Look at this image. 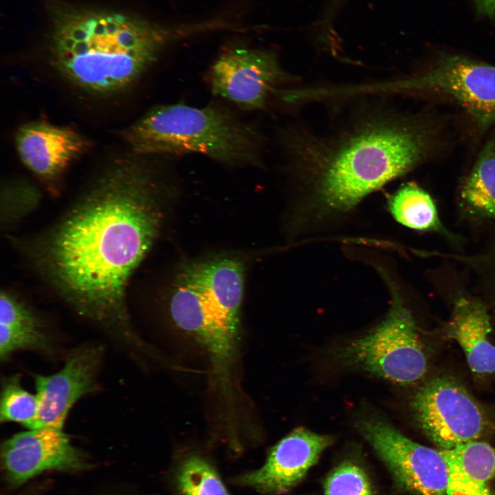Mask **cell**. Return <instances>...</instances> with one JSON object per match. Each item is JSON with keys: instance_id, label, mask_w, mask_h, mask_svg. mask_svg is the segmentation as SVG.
<instances>
[{"instance_id": "obj_12", "label": "cell", "mask_w": 495, "mask_h": 495, "mask_svg": "<svg viewBox=\"0 0 495 495\" xmlns=\"http://www.w3.org/2000/svg\"><path fill=\"white\" fill-rule=\"evenodd\" d=\"M1 459L8 478L21 484L48 470H75L84 468L82 454L62 429H28L3 441Z\"/></svg>"}, {"instance_id": "obj_24", "label": "cell", "mask_w": 495, "mask_h": 495, "mask_svg": "<svg viewBox=\"0 0 495 495\" xmlns=\"http://www.w3.org/2000/svg\"><path fill=\"white\" fill-rule=\"evenodd\" d=\"M482 266L487 291L495 305V239L482 256Z\"/></svg>"}, {"instance_id": "obj_2", "label": "cell", "mask_w": 495, "mask_h": 495, "mask_svg": "<svg viewBox=\"0 0 495 495\" xmlns=\"http://www.w3.org/2000/svg\"><path fill=\"white\" fill-rule=\"evenodd\" d=\"M362 96L364 103L358 99L324 130L290 126L279 132L285 168L300 193L296 222L347 214L428 157L433 137L425 121Z\"/></svg>"}, {"instance_id": "obj_6", "label": "cell", "mask_w": 495, "mask_h": 495, "mask_svg": "<svg viewBox=\"0 0 495 495\" xmlns=\"http://www.w3.org/2000/svg\"><path fill=\"white\" fill-rule=\"evenodd\" d=\"M387 283L392 300L385 318L342 347L338 358L347 366L408 386L426 375L427 358L411 313L394 284L388 279Z\"/></svg>"}, {"instance_id": "obj_21", "label": "cell", "mask_w": 495, "mask_h": 495, "mask_svg": "<svg viewBox=\"0 0 495 495\" xmlns=\"http://www.w3.org/2000/svg\"><path fill=\"white\" fill-rule=\"evenodd\" d=\"M325 495H372L366 472L358 465L344 462L335 468L324 483Z\"/></svg>"}, {"instance_id": "obj_13", "label": "cell", "mask_w": 495, "mask_h": 495, "mask_svg": "<svg viewBox=\"0 0 495 495\" xmlns=\"http://www.w3.org/2000/svg\"><path fill=\"white\" fill-rule=\"evenodd\" d=\"M331 442L328 435L296 428L272 448L263 465L239 476L237 483L263 494H285L302 479Z\"/></svg>"}, {"instance_id": "obj_15", "label": "cell", "mask_w": 495, "mask_h": 495, "mask_svg": "<svg viewBox=\"0 0 495 495\" xmlns=\"http://www.w3.org/2000/svg\"><path fill=\"white\" fill-rule=\"evenodd\" d=\"M491 331L490 316L483 300L467 296L456 299L448 336L458 342L470 368L479 375L495 372V346L488 338Z\"/></svg>"}, {"instance_id": "obj_11", "label": "cell", "mask_w": 495, "mask_h": 495, "mask_svg": "<svg viewBox=\"0 0 495 495\" xmlns=\"http://www.w3.org/2000/svg\"><path fill=\"white\" fill-rule=\"evenodd\" d=\"M102 354L99 345L81 346L69 354L57 373L34 375L38 404L34 429L63 428L74 404L96 390Z\"/></svg>"}, {"instance_id": "obj_14", "label": "cell", "mask_w": 495, "mask_h": 495, "mask_svg": "<svg viewBox=\"0 0 495 495\" xmlns=\"http://www.w3.org/2000/svg\"><path fill=\"white\" fill-rule=\"evenodd\" d=\"M15 145L23 164L41 180L52 182L85 153L88 142L71 127L36 121L18 129Z\"/></svg>"}, {"instance_id": "obj_4", "label": "cell", "mask_w": 495, "mask_h": 495, "mask_svg": "<svg viewBox=\"0 0 495 495\" xmlns=\"http://www.w3.org/2000/svg\"><path fill=\"white\" fill-rule=\"evenodd\" d=\"M135 155L172 157L201 154L230 166L263 165L258 130L218 105H158L124 132Z\"/></svg>"}, {"instance_id": "obj_25", "label": "cell", "mask_w": 495, "mask_h": 495, "mask_svg": "<svg viewBox=\"0 0 495 495\" xmlns=\"http://www.w3.org/2000/svg\"><path fill=\"white\" fill-rule=\"evenodd\" d=\"M478 12L484 16H495V0H474Z\"/></svg>"}, {"instance_id": "obj_16", "label": "cell", "mask_w": 495, "mask_h": 495, "mask_svg": "<svg viewBox=\"0 0 495 495\" xmlns=\"http://www.w3.org/2000/svg\"><path fill=\"white\" fill-rule=\"evenodd\" d=\"M440 452L447 465L446 495H494V448L475 440Z\"/></svg>"}, {"instance_id": "obj_19", "label": "cell", "mask_w": 495, "mask_h": 495, "mask_svg": "<svg viewBox=\"0 0 495 495\" xmlns=\"http://www.w3.org/2000/svg\"><path fill=\"white\" fill-rule=\"evenodd\" d=\"M176 481L180 495H229L214 467L197 455L182 461Z\"/></svg>"}, {"instance_id": "obj_10", "label": "cell", "mask_w": 495, "mask_h": 495, "mask_svg": "<svg viewBox=\"0 0 495 495\" xmlns=\"http://www.w3.org/2000/svg\"><path fill=\"white\" fill-rule=\"evenodd\" d=\"M289 78L274 53L243 47L223 52L209 72L212 94L248 111L265 108Z\"/></svg>"}, {"instance_id": "obj_22", "label": "cell", "mask_w": 495, "mask_h": 495, "mask_svg": "<svg viewBox=\"0 0 495 495\" xmlns=\"http://www.w3.org/2000/svg\"><path fill=\"white\" fill-rule=\"evenodd\" d=\"M19 350H33L50 353L52 351V344L43 329L23 330L0 324L1 360L6 361L14 352Z\"/></svg>"}, {"instance_id": "obj_17", "label": "cell", "mask_w": 495, "mask_h": 495, "mask_svg": "<svg viewBox=\"0 0 495 495\" xmlns=\"http://www.w3.org/2000/svg\"><path fill=\"white\" fill-rule=\"evenodd\" d=\"M388 206L395 220L406 227L452 237L441 223L431 196L415 183L399 188L390 197Z\"/></svg>"}, {"instance_id": "obj_20", "label": "cell", "mask_w": 495, "mask_h": 495, "mask_svg": "<svg viewBox=\"0 0 495 495\" xmlns=\"http://www.w3.org/2000/svg\"><path fill=\"white\" fill-rule=\"evenodd\" d=\"M38 408L36 395L23 388L18 375L3 380L0 398L1 423L14 422L28 429H34Z\"/></svg>"}, {"instance_id": "obj_18", "label": "cell", "mask_w": 495, "mask_h": 495, "mask_svg": "<svg viewBox=\"0 0 495 495\" xmlns=\"http://www.w3.org/2000/svg\"><path fill=\"white\" fill-rule=\"evenodd\" d=\"M461 192L469 211L495 220V133L481 151Z\"/></svg>"}, {"instance_id": "obj_8", "label": "cell", "mask_w": 495, "mask_h": 495, "mask_svg": "<svg viewBox=\"0 0 495 495\" xmlns=\"http://www.w3.org/2000/svg\"><path fill=\"white\" fill-rule=\"evenodd\" d=\"M412 408L421 429L441 450L478 439L488 426L479 404L458 382L446 377L421 386Z\"/></svg>"}, {"instance_id": "obj_5", "label": "cell", "mask_w": 495, "mask_h": 495, "mask_svg": "<svg viewBox=\"0 0 495 495\" xmlns=\"http://www.w3.org/2000/svg\"><path fill=\"white\" fill-rule=\"evenodd\" d=\"M244 275L240 259L214 256L184 265L171 288L169 310L173 321L195 336L221 368L234 354Z\"/></svg>"}, {"instance_id": "obj_7", "label": "cell", "mask_w": 495, "mask_h": 495, "mask_svg": "<svg viewBox=\"0 0 495 495\" xmlns=\"http://www.w3.org/2000/svg\"><path fill=\"white\" fill-rule=\"evenodd\" d=\"M355 91L364 95H444L459 103L479 129L495 123V67L463 56H446L423 73L358 85Z\"/></svg>"}, {"instance_id": "obj_1", "label": "cell", "mask_w": 495, "mask_h": 495, "mask_svg": "<svg viewBox=\"0 0 495 495\" xmlns=\"http://www.w3.org/2000/svg\"><path fill=\"white\" fill-rule=\"evenodd\" d=\"M135 155L116 160L43 236L38 268L78 314L126 343L135 336L126 287L162 226L166 182Z\"/></svg>"}, {"instance_id": "obj_23", "label": "cell", "mask_w": 495, "mask_h": 495, "mask_svg": "<svg viewBox=\"0 0 495 495\" xmlns=\"http://www.w3.org/2000/svg\"><path fill=\"white\" fill-rule=\"evenodd\" d=\"M3 193L6 204H12L9 208L12 212L6 217V220L10 215L12 218H16L28 212L38 202L39 198L36 188L23 181L12 182L7 184Z\"/></svg>"}, {"instance_id": "obj_9", "label": "cell", "mask_w": 495, "mask_h": 495, "mask_svg": "<svg viewBox=\"0 0 495 495\" xmlns=\"http://www.w3.org/2000/svg\"><path fill=\"white\" fill-rule=\"evenodd\" d=\"M358 428L401 487L415 495H446L447 465L440 450L413 441L380 419H363Z\"/></svg>"}, {"instance_id": "obj_3", "label": "cell", "mask_w": 495, "mask_h": 495, "mask_svg": "<svg viewBox=\"0 0 495 495\" xmlns=\"http://www.w3.org/2000/svg\"><path fill=\"white\" fill-rule=\"evenodd\" d=\"M51 58L56 71L89 94L111 96L136 84L156 61L168 36L131 16L71 10L56 22Z\"/></svg>"}]
</instances>
